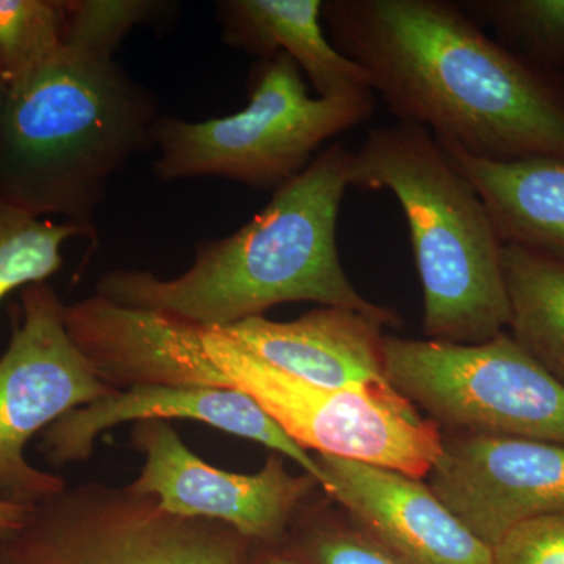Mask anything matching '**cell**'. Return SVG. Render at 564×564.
I'll return each mask as SVG.
<instances>
[{"instance_id": "2", "label": "cell", "mask_w": 564, "mask_h": 564, "mask_svg": "<svg viewBox=\"0 0 564 564\" xmlns=\"http://www.w3.org/2000/svg\"><path fill=\"white\" fill-rule=\"evenodd\" d=\"M352 151L318 152L295 180L272 193L231 236L196 243L192 265L172 280L143 270H111L96 293L122 306L193 325L226 328L282 303L345 307L399 325L388 307L356 291L337 248L340 204L350 188Z\"/></svg>"}, {"instance_id": "5", "label": "cell", "mask_w": 564, "mask_h": 564, "mask_svg": "<svg viewBox=\"0 0 564 564\" xmlns=\"http://www.w3.org/2000/svg\"><path fill=\"white\" fill-rule=\"evenodd\" d=\"M370 95L311 96L289 55L259 61L248 79V104L228 117L188 121L159 118L154 131L161 182L221 177L274 193L317 158L323 143L369 120Z\"/></svg>"}, {"instance_id": "23", "label": "cell", "mask_w": 564, "mask_h": 564, "mask_svg": "<svg viewBox=\"0 0 564 564\" xmlns=\"http://www.w3.org/2000/svg\"><path fill=\"white\" fill-rule=\"evenodd\" d=\"M492 551L494 564H564V514L514 527Z\"/></svg>"}, {"instance_id": "9", "label": "cell", "mask_w": 564, "mask_h": 564, "mask_svg": "<svg viewBox=\"0 0 564 564\" xmlns=\"http://www.w3.org/2000/svg\"><path fill=\"white\" fill-rule=\"evenodd\" d=\"M63 310L47 282L22 289L21 318L0 356V499L22 507L68 486L61 475L29 463L31 440L69 411L115 391L70 339Z\"/></svg>"}, {"instance_id": "25", "label": "cell", "mask_w": 564, "mask_h": 564, "mask_svg": "<svg viewBox=\"0 0 564 564\" xmlns=\"http://www.w3.org/2000/svg\"><path fill=\"white\" fill-rule=\"evenodd\" d=\"M262 552H259L254 558L250 560V564H306L299 558L291 549L282 547V545H262Z\"/></svg>"}, {"instance_id": "26", "label": "cell", "mask_w": 564, "mask_h": 564, "mask_svg": "<svg viewBox=\"0 0 564 564\" xmlns=\"http://www.w3.org/2000/svg\"><path fill=\"white\" fill-rule=\"evenodd\" d=\"M3 98H6V90H3L2 85H0V109H2Z\"/></svg>"}, {"instance_id": "17", "label": "cell", "mask_w": 564, "mask_h": 564, "mask_svg": "<svg viewBox=\"0 0 564 564\" xmlns=\"http://www.w3.org/2000/svg\"><path fill=\"white\" fill-rule=\"evenodd\" d=\"M503 276L508 333L564 384V262L505 245Z\"/></svg>"}, {"instance_id": "1", "label": "cell", "mask_w": 564, "mask_h": 564, "mask_svg": "<svg viewBox=\"0 0 564 564\" xmlns=\"http://www.w3.org/2000/svg\"><path fill=\"white\" fill-rule=\"evenodd\" d=\"M323 22L397 121L474 158L564 159V74L524 61L452 0H325Z\"/></svg>"}, {"instance_id": "4", "label": "cell", "mask_w": 564, "mask_h": 564, "mask_svg": "<svg viewBox=\"0 0 564 564\" xmlns=\"http://www.w3.org/2000/svg\"><path fill=\"white\" fill-rule=\"evenodd\" d=\"M350 187L389 191L402 207L423 292V332L454 345L508 332L503 243L480 195L436 135L397 121L352 151Z\"/></svg>"}, {"instance_id": "3", "label": "cell", "mask_w": 564, "mask_h": 564, "mask_svg": "<svg viewBox=\"0 0 564 564\" xmlns=\"http://www.w3.org/2000/svg\"><path fill=\"white\" fill-rule=\"evenodd\" d=\"M159 102L113 57L63 46L0 109V198L91 225L111 180L154 148Z\"/></svg>"}, {"instance_id": "6", "label": "cell", "mask_w": 564, "mask_h": 564, "mask_svg": "<svg viewBox=\"0 0 564 564\" xmlns=\"http://www.w3.org/2000/svg\"><path fill=\"white\" fill-rule=\"evenodd\" d=\"M251 543L129 486H66L0 538V564H250Z\"/></svg>"}, {"instance_id": "11", "label": "cell", "mask_w": 564, "mask_h": 564, "mask_svg": "<svg viewBox=\"0 0 564 564\" xmlns=\"http://www.w3.org/2000/svg\"><path fill=\"white\" fill-rule=\"evenodd\" d=\"M429 477L430 489L494 549L514 527L564 514V445L455 433Z\"/></svg>"}, {"instance_id": "19", "label": "cell", "mask_w": 564, "mask_h": 564, "mask_svg": "<svg viewBox=\"0 0 564 564\" xmlns=\"http://www.w3.org/2000/svg\"><path fill=\"white\" fill-rule=\"evenodd\" d=\"M462 7L508 51L564 74V0H464Z\"/></svg>"}, {"instance_id": "10", "label": "cell", "mask_w": 564, "mask_h": 564, "mask_svg": "<svg viewBox=\"0 0 564 564\" xmlns=\"http://www.w3.org/2000/svg\"><path fill=\"white\" fill-rule=\"evenodd\" d=\"M132 445L144 456L128 485L133 492L155 497L172 514L229 525L251 544L280 545L318 486L310 474L289 473L282 455L270 456L256 474L210 466L169 421L135 423Z\"/></svg>"}, {"instance_id": "12", "label": "cell", "mask_w": 564, "mask_h": 564, "mask_svg": "<svg viewBox=\"0 0 564 564\" xmlns=\"http://www.w3.org/2000/svg\"><path fill=\"white\" fill-rule=\"evenodd\" d=\"M318 486L397 564H494V551L417 478L318 454Z\"/></svg>"}, {"instance_id": "18", "label": "cell", "mask_w": 564, "mask_h": 564, "mask_svg": "<svg viewBox=\"0 0 564 564\" xmlns=\"http://www.w3.org/2000/svg\"><path fill=\"white\" fill-rule=\"evenodd\" d=\"M74 239H96L95 226L35 217L0 198V302L54 276Z\"/></svg>"}, {"instance_id": "13", "label": "cell", "mask_w": 564, "mask_h": 564, "mask_svg": "<svg viewBox=\"0 0 564 564\" xmlns=\"http://www.w3.org/2000/svg\"><path fill=\"white\" fill-rule=\"evenodd\" d=\"M192 421L265 445L292 459L321 480L314 456L295 443L247 393L236 389L137 386L115 389L109 395L63 415L41 433V451L54 466L85 463L96 440L121 423Z\"/></svg>"}, {"instance_id": "15", "label": "cell", "mask_w": 564, "mask_h": 564, "mask_svg": "<svg viewBox=\"0 0 564 564\" xmlns=\"http://www.w3.org/2000/svg\"><path fill=\"white\" fill-rule=\"evenodd\" d=\"M215 10L226 46L261 61L289 55L321 98L373 93L366 70L326 39L323 0H221Z\"/></svg>"}, {"instance_id": "20", "label": "cell", "mask_w": 564, "mask_h": 564, "mask_svg": "<svg viewBox=\"0 0 564 564\" xmlns=\"http://www.w3.org/2000/svg\"><path fill=\"white\" fill-rule=\"evenodd\" d=\"M65 0H0V85L17 87L65 46Z\"/></svg>"}, {"instance_id": "7", "label": "cell", "mask_w": 564, "mask_h": 564, "mask_svg": "<svg viewBox=\"0 0 564 564\" xmlns=\"http://www.w3.org/2000/svg\"><path fill=\"white\" fill-rule=\"evenodd\" d=\"M212 364L251 397L296 444L422 480L443 451L440 426L395 389H329L282 373L221 328L199 326Z\"/></svg>"}, {"instance_id": "16", "label": "cell", "mask_w": 564, "mask_h": 564, "mask_svg": "<svg viewBox=\"0 0 564 564\" xmlns=\"http://www.w3.org/2000/svg\"><path fill=\"white\" fill-rule=\"evenodd\" d=\"M440 141L480 195L503 247L564 262V159L489 162Z\"/></svg>"}, {"instance_id": "24", "label": "cell", "mask_w": 564, "mask_h": 564, "mask_svg": "<svg viewBox=\"0 0 564 564\" xmlns=\"http://www.w3.org/2000/svg\"><path fill=\"white\" fill-rule=\"evenodd\" d=\"M32 507L7 502L0 499V538L6 536L24 522Z\"/></svg>"}, {"instance_id": "22", "label": "cell", "mask_w": 564, "mask_h": 564, "mask_svg": "<svg viewBox=\"0 0 564 564\" xmlns=\"http://www.w3.org/2000/svg\"><path fill=\"white\" fill-rule=\"evenodd\" d=\"M292 529L295 540L288 547L306 564H397L358 529L313 518Z\"/></svg>"}, {"instance_id": "14", "label": "cell", "mask_w": 564, "mask_h": 564, "mask_svg": "<svg viewBox=\"0 0 564 564\" xmlns=\"http://www.w3.org/2000/svg\"><path fill=\"white\" fill-rule=\"evenodd\" d=\"M384 323L345 307L322 306L291 322L251 317L221 328L282 373L348 391H389Z\"/></svg>"}, {"instance_id": "21", "label": "cell", "mask_w": 564, "mask_h": 564, "mask_svg": "<svg viewBox=\"0 0 564 564\" xmlns=\"http://www.w3.org/2000/svg\"><path fill=\"white\" fill-rule=\"evenodd\" d=\"M65 44L90 54L115 57L135 28L166 10L158 0H65Z\"/></svg>"}, {"instance_id": "8", "label": "cell", "mask_w": 564, "mask_h": 564, "mask_svg": "<svg viewBox=\"0 0 564 564\" xmlns=\"http://www.w3.org/2000/svg\"><path fill=\"white\" fill-rule=\"evenodd\" d=\"M389 383L454 433L564 445V384L505 332L454 345L386 336Z\"/></svg>"}]
</instances>
